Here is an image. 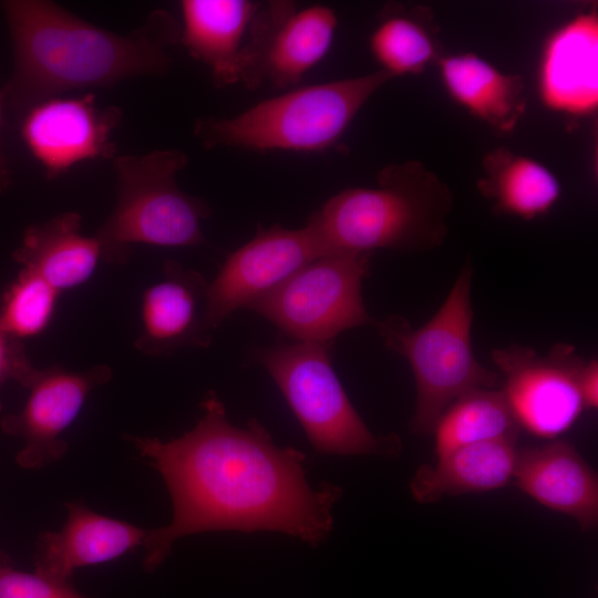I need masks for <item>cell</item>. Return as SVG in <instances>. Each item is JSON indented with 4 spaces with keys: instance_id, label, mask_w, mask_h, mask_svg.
<instances>
[{
    "instance_id": "cell-1",
    "label": "cell",
    "mask_w": 598,
    "mask_h": 598,
    "mask_svg": "<svg viewBox=\"0 0 598 598\" xmlns=\"http://www.w3.org/2000/svg\"><path fill=\"white\" fill-rule=\"evenodd\" d=\"M200 409L202 417L179 437L126 435L158 471L173 503L171 523L144 539L145 570H155L179 538L204 532H278L313 547L324 542L341 487L311 486L300 450L278 446L257 419L231 424L213 391Z\"/></svg>"
},
{
    "instance_id": "cell-2",
    "label": "cell",
    "mask_w": 598,
    "mask_h": 598,
    "mask_svg": "<svg viewBox=\"0 0 598 598\" xmlns=\"http://www.w3.org/2000/svg\"><path fill=\"white\" fill-rule=\"evenodd\" d=\"M13 51V70L1 89L20 115L64 92L109 87L135 76H162L179 43L181 23L152 11L135 30L120 34L44 0L1 2Z\"/></svg>"
},
{
    "instance_id": "cell-3",
    "label": "cell",
    "mask_w": 598,
    "mask_h": 598,
    "mask_svg": "<svg viewBox=\"0 0 598 598\" xmlns=\"http://www.w3.org/2000/svg\"><path fill=\"white\" fill-rule=\"evenodd\" d=\"M453 202L448 185L411 159L383 166L375 187L334 194L309 216L307 225L326 252L421 254L444 244Z\"/></svg>"
},
{
    "instance_id": "cell-4",
    "label": "cell",
    "mask_w": 598,
    "mask_h": 598,
    "mask_svg": "<svg viewBox=\"0 0 598 598\" xmlns=\"http://www.w3.org/2000/svg\"><path fill=\"white\" fill-rule=\"evenodd\" d=\"M391 80L377 70L297 87L231 117L198 118L193 133L209 150L323 152L338 144L365 103Z\"/></svg>"
},
{
    "instance_id": "cell-5",
    "label": "cell",
    "mask_w": 598,
    "mask_h": 598,
    "mask_svg": "<svg viewBox=\"0 0 598 598\" xmlns=\"http://www.w3.org/2000/svg\"><path fill=\"white\" fill-rule=\"evenodd\" d=\"M472 277L466 261L445 301L423 326L391 315L375 320L384 346L409 362L414 375L416 402L410 429L433 432L440 416L460 395L474 389H493L498 374L478 362L472 346Z\"/></svg>"
},
{
    "instance_id": "cell-6",
    "label": "cell",
    "mask_w": 598,
    "mask_h": 598,
    "mask_svg": "<svg viewBox=\"0 0 598 598\" xmlns=\"http://www.w3.org/2000/svg\"><path fill=\"white\" fill-rule=\"evenodd\" d=\"M187 162L185 153L172 148L114 158L116 204L94 235L104 261L127 262L137 244L189 247L205 243L203 223L210 207L176 182Z\"/></svg>"
},
{
    "instance_id": "cell-7",
    "label": "cell",
    "mask_w": 598,
    "mask_h": 598,
    "mask_svg": "<svg viewBox=\"0 0 598 598\" xmlns=\"http://www.w3.org/2000/svg\"><path fill=\"white\" fill-rule=\"evenodd\" d=\"M333 344L312 342L256 347L254 362L271 377L315 451L330 455L395 456L394 434H375L352 405L332 367Z\"/></svg>"
},
{
    "instance_id": "cell-8",
    "label": "cell",
    "mask_w": 598,
    "mask_h": 598,
    "mask_svg": "<svg viewBox=\"0 0 598 598\" xmlns=\"http://www.w3.org/2000/svg\"><path fill=\"white\" fill-rule=\"evenodd\" d=\"M372 256L347 251L321 255L246 309L297 342L333 344L340 333L375 323L362 297Z\"/></svg>"
},
{
    "instance_id": "cell-9",
    "label": "cell",
    "mask_w": 598,
    "mask_h": 598,
    "mask_svg": "<svg viewBox=\"0 0 598 598\" xmlns=\"http://www.w3.org/2000/svg\"><path fill=\"white\" fill-rule=\"evenodd\" d=\"M338 28L328 6L260 2L239 55L238 83L249 90L293 86L329 52Z\"/></svg>"
},
{
    "instance_id": "cell-10",
    "label": "cell",
    "mask_w": 598,
    "mask_h": 598,
    "mask_svg": "<svg viewBox=\"0 0 598 598\" xmlns=\"http://www.w3.org/2000/svg\"><path fill=\"white\" fill-rule=\"evenodd\" d=\"M503 374L501 389L522 430L544 439H555L578 419L585 405L579 377L586 362L576 348L556 343L546 354L512 343L492 351Z\"/></svg>"
},
{
    "instance_id": "cell-11",
    "label": "cell",
    "mask_w": 598,
    "mask_h": 598,
    "mask_svg": "<svg viewBox=\"0 0 598 598\" xmlns=\"http://www.w3.org/2000/svg\"><path fill=\"white\" fill-rule=\"evenodd\" d=\"M327 254L307 224L301 228L258 227L233 251L208 282L206 317L215 330L230 315L283 282L301 267Z\"/></svg>"
},
{
    "instance_id": "cell-12",
    "label": "cell",
    "mask_w": 598,
    "mask_h": 598,
    "mask_svg": "<svg viewBox=\"0 0 598 598\" xmlns=\"http://www.w3.org/2000/svg\"><path fill=\"white\" fill-rule=\"evenodd\" d=\"M121 110L102 106L93 94L54 96L29 107L21 116L22 141L49 179L89 159L114 156L111 136Z\"/></svg>"
},
{
    "instance_id": "cell-13",
    "label": "cell",
    "mask_w": 598,
    "mask_h": 598,
    "mask_svg": "<svg viewBox=\"0 0 598 598\" xmlns=\"http://www.w3.org/2000/svg\"><path fill=\"white\" fill-rule=\"evenodd\" d=\"M111 377V368L104 364L84 371L59 365L39 369L27 388L30 393L22 410L4 415L0 423L4 433L24 442L17 463L23 468H41L59 461L68 450L62 434L76 419L89 394Z\"/></svg>"
},
{
    "instance_id": "cell-14",
    "label": "cell",
    "mask_w": 598,
    "mask_h": 598,
    "mask_svg": "<svg viewBox=\"0 0 598 598\" xmlns=\"http://www.w3.org/2000/svg\"><path fill=\"white\" fill-rule=\"evenodd\" d=\"M207 290L208 281L200 272L166 260L162 279L143 292L135 348L163 357L182 348L208 347L214 330L206 317Z\"/></svg>"
},
{
    "instance_id": "cell-15",
    "label": "cell",
    "mask_w": 598,
    "mask_h": 598,
    "mask_svg": "<svg viewBox=\"0 0 598 598\" xmlns=\"http://www.w3.org/2000/svg\"><path fill=\"white\" fill-rule=\"evenodd\" d=\"M538 94L549 111L586 117L598 107V13L580 12L546 40L538 66Z\"/></svg>"
},
{
    "instance_id": "cell-16",
    "label": "cell",
    "mask_w": 598,
    "mask_h": 598,
    "mask_svg": "<svg viewBox=\"0 0 598 598\" xmlns=\"http://www.w3.org/2000/svg\"><path fill=\"white\" fill-rule=\"evenodd\" d=\"M517 487L539 504L574 518L582 532L598 524V476L577 448L564 440L518 448Z\"/></svg>"
},
{
    "instance_id": "cell-17",
    "label": "cell",
    "mask_w": 598,
    "mask_h": 598,
    "mask_svg": "<svg viewBox=\"0 0 598 598\" xmlns=\"http://www.w3.org/2000/svg\"><path fill=\"white\" fill-rule=\"evenodd\" d=\"M65 508L63 527L39 535L34 558L35 573L56 581L69 582L75 569L113 560L143 545L148 532L78 502Z\"/></svg>"
},
{
    "instance_id": "cell-18",
    "label": "cell",
    "mask_w": 598,
    "mask_h": 598,
    "mask_svg": "<svg viewBox=\"0 0 598 598\" xmlns=\"http://www.w3.org/2000/svg\"><path fill=\"white\" fill-rule=\"evenodd\" d=\"M448 96L499 134L512 133L526 112L525 83L472 52L442 54L436 62Z\"/></svg>"
},
{
    "instance_id": "cell-19",
    "label": "cell",
    "mask_w": 598,
    "mask_h": 598,
    "mask_svg": "<svg viewBox=\"0 0 598 598\" xmlns=\"http://www.w3.org/2000/svg\"><path fill=\"white\" fill-rule=\"evenodd\" d=\"M259 1L183 0L181 40L218 86L238 84L239 55Z\"/></svg>"
},
{
    "instance_id": "cell-20",
    "label": "cell",
    "mask_w": 598,
    "mask_h": 598,
    "mask_svg": "<svg viewBox=\"0 0 598 598\" xmlns=\"http://www.w3.org/2000/svg\"><path fill=\"white\" fill-rule=\"evenodd\" d=\"M518 436L503 437L458 447L420 466L409 482L419 504L436 503L445 496L487 492L506 486L514 476Z\"/></svg>"
},
{
    "instance_id": "cell-21",
    "label": "cell",
    "mask_w": 598,
    "mask_h": 598,
    "mask_svg": "<svg viewBox=\"0 0 598 598\" xmlns=\"http://www.w3.org/2000/svg\"><path fill=\"white\" fill-rule=\"evenodd\" d=\"M81 221L80 214L65 212L29 226L13 259L60 293L83 285L94 274L102 255L95 236L81 233Z\"/></svg>"
},
{
    "instance_id": "cell-22",
    "label": "cell",
    "mask_w": 598,
    "mask_h": 598,
    "mask_svg": "<svg viewBox=\"0 0 598 598\" xmlns=\"http://www.w3.org/2000/svg\"><path fill=\"white\" fill-rule=\"evenodd\" d=\"M476 186L496 214L526 220L547 214L561 194L559 179L548 167L505 146L483 156Z\"/></svg>"
},
{
    "instance_id": "cell-23",
    "label": "cell",
    "mask_w": 598,
    "mask_h": 598,
    "mask_svg": "<svg viewBox=\"0 0 598 598\" xmlns=\"http://www.w3.org/2000/svg\"><path fill=\"white\" fill-rule=\"evenodd\" d=\"M369 45L379 70L392 79L419 75L442 55L434 16L421 6H386Z\"/></svg>"
},
{
    "instance_id": "cell-24",
    "label": "cell",
    "mask_w": 598,
    "mask_h": 598,
    "mask_svg": "<svg viewBox=\"0 0 598 598\" xmlns=\"http://www.w3.org/2000/svg\"><path fill=\"white\" fill-rule=\"evenodd\" d=\"M522 427L501 389H474L454 400L434 430L435 454L503 437L518 436Z\"/></svg>"
},
{
    "instance_id": "cell-25",
    "label": "cell",
    "mask_w": 598,
    "mask_h": 598,
    "mask_svg": "<svg viewBox=\"0 0 598 598\" xmlns=\"http://www.w3.org/2000/svg\"><path fill=\"white\" fill-rule=\"evenodd\" d=\"M59 295L43 278L21 268L0 300V322L20 340L38 336L50 324Z\"/></svg>"
},
{
    "instance_id": "cell-26",
    "label": "cell",
    "mask_w": 598,
    "mask_h": 598,
    "mask_svg": "<svg viewBox=\"0 0 598 598\" xmlns=\"http://www.w3.org/2000/svg\"><path fill=\"white\" fill-rule=\"evenodd\" d=\"M0 598H87L69 582L19 571L0 559Z\"/></svg>"
},
{
    "instance_id": "cell-27",
    "label": "cell",
    "mask_w": 598,
    "mask_h": 598,
    "mask_svg": "<svg viewBox=\"0 0 598 598\" xmlns=\"http://www.w3.org/2000/svg\"><path fill=\"white\" fill-rule=\"evenodd\" d=\"M38 371L28 358L22 340L12 336L0 322V389L8 381L28 388ZM1 410L0 402V413Z\"/></svg>"
},
{
    "instance_id": "cell-28",
    "label": "cell",
    "mask_w": 598,
    "mask_h": 598,
    "mask_svg": "<svg viewBox=\"0 0 598 598\" xmlns=\"http://www.w3.org/2000/svg\"><path fill=\"white\" fill-rule=\"evenodd\" d=\"M579 390L585 409L598 406V361L586 360L579 377Z\"/></svg>"
},
{
    "instance_id": "cell-29",
    "label": "cell",
    "mask_w": 598,
    "mask_h": 598,
    "mask_svg": "<svg viewBox=\"0 0 598 598\" xmlns=\"http://www.w3.org/2000/svg\"><path fill=\"white\" fill-rule=\"evenodd\" d=\"M6 102L4 94L0 89V127L2 123V111ZM10 184V171L6 157L0 152V194H2Z\"/></svg>"
}]
</instances>
